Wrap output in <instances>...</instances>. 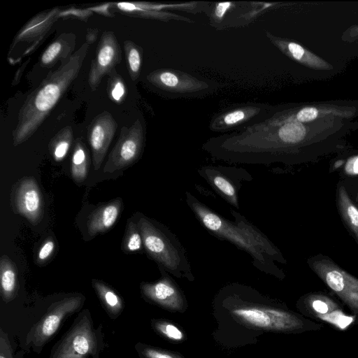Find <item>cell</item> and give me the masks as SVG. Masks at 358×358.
Masks as SVG:
<instances>
[{"label":"cell","mask_w":358,"mask_h":358,"mask_svg":"<svg viewBox=\"0 0 358 358\" xmlns=\"http://www.w3.org/2000/svg\"><path fill=\"white\" fill-rule=\"evenodd\" d=\"M276 125L277 131L268 143L238 149L234 162L294 165L313 161L336 151L347 135L358 128L357 122L341 118L308 123L289 122Z\"/></svg>","instance_id":"1"},{"label":"cell","mask_w":358,"mask_h":358,"mask_svg":"<svg viewBox=\"0 0 358 358\" xmlns=\"http://www.w3.org/2000/svg\"><path fill=\"white\" fill-rule=\"evenodd\" d=\"M186 202L199 222L210 234L227 241L250 255L253 265L262 271L279 275L281 271L275 262L285 263L278 248L257 227L236 210L231 211L234 221L229 220L199 201L189 192Z\"/></svg>","instance_id":"2"},{"label":"cell","mask_w":358,"mask_h":358,"mask_svg":"<svg viewBox=\"0 0 358 358\" xmlns=\"http://www.w3.org/2000/svg\"><path fill=\"white\" fill-rule=\"evenodd\" d=\"M89 46L84 43L69 59L50 72L27 96L19 110L17 124L12 133L14 146L25 142L34 134L64 96L79 75Z\"/></svg>","instance_id":"3"},{"label":"cell","mask_w":358,"mask_h":358,"mask_svg":"<svg viewBox=\"0 0 358 358\" xmlns=\"http://www.w3.org/2000/svg\"><path fill=\"white\" fill-rule=\"evenodd\" d=\"M137 224L148 255L161 268L179 278H192L187 252L166 226L141 215Z\"/></svg>","instance_id":"4"},{"label":"cell","mask_w":358,"mask_h":358,"mask_svg":"<svg viewBox=\"0 0 358 358\" xmlns=\"http://www.w3.org/2000/svg\"><path fill=\"white\" fill-rule=\"evenodd\" d=\"M358 117V100H330L285 106L276 124L298 122L308 123L322 119L341 118L353 120Z\"/></svg>","instance_id":"5"},{"label":"cell","mask_w":358,"mask_h":358,"mask_svg":"<svg viewBox=\"0 0 358 358\" xmlns=\"http://www.w3.org/2000/svg\"><path fill=\"white\" fill-rule=\"evenodd\" d=\"M308 264L324 283L358 315V278L350 275L329 257L317 255L308 259Z\"/></svg>","instance_id":"6"},{"label":"cell","mask_w":358,"mask_h":358,"mask_svg":"<svg viewBox=\"0 0 358 358\" xmlns=\"http://www.w3.org/2000/svg\"><path fill=\"white\" fill-rule=\"evenodd\" d=\"M61 9L55 7L43 10L28 20L17 32L10 43L8 59L12 64L19 62L34 52L48 36L58 20Z\"/></svg>","instance_id":"7"},{"label":"cell","mask_w":358,"mask_h":358,"mask_svg":"<svg viewBox=\"0 0 358 358\" xmlns=\"http://www.w3.org/2000/svg\"><path fill=\"white\" fill-rule=\"evenodd\" d=\"M143 143V130L139 119L130 127H122L119 138L108 157L103 171L113 173L136 163L142 154Z\"/></svg>","instance_id":"8"},{"label":"cell","mask_w":358,"mask_h":358,"mask_svg":"<svg viewBox=\"0 0 358 358\" xmlns=\"http://www.w3.org/2000/svg\"><path fill=\"white\" fill-rule=\"evenodd\" d=\"M299 308L310 320H316L341 331L346 330L355 321V315H347L341 305L328 295L313 292L303 296Z\"/></svg>","instance_id":"9"},{"label":"cell","mask_w":358,"mask_h":358,"mask_svg":"<svg viewBox=\"0 0 358 358\" xmlns=\"http://www.w3.org/2000/svg\"><path fill=\"white\" fill-rule=\"evenodd\" d=\"M122 61V50L115 33L103 31L98 43L88 74V84L94 91L105 76H108Z\"/></svg>","instance_id":"10"},{"label":"cell","mask_w":358,"mask_h":358,"mask_svg":"<svg viewBox=\"0 0 358 358\" xmlns=\"http://www.w3.org/2000/svg\"><path fill=\"white\" fill-rule=\"evenodd\" d=\"M198 172L229 203L239 208L238 191L243 182L251 178L248 173L222 166H204Z\"/></svg>","instance_id":"11"},{"label":"cell","mask_w":358,"mask_h":358,"mask_svg":"<svg viewBox=\"0 0 358 358\" xmlns=\"http://www.w3.org/2000/svg\"><path fill=\"white\" fill-rule=\"evenodd\" d=\"M117 127L116 121L108 111H103L94 117L87 127V141L96 171L99 170L103 163Z\"/></svg>","instance_id":"12"},{"label":"cell","mask_w":358,"mask_h":358,"mask_svg":"<svg viewBox=\"0 0 358 358\" xmlns=\"http://www.w3.org/2000/svg\"><path fill=\"white\" fill-rule=\"evenodd\" d=\"M14 204L17 212L36 225L43 217V200L40 188L32 178L23 179L15 189Z\"/></svg>","instance_id":"13"},{"label":"cell","mask_w":358,"mask_h":358,"mask_svg":"<svg viewBox=\"0 0 358 358\" xmlns=\"http://www.w3.org/2000/svg\"><path fill=\"white\" fill-rule=\"evenodd\" d=\"M95 339L90 325H76L55 353L54 358H83L95 351Z\"/></svg>","instance_id":"14"},{"label":"cell","mask_w":358,"mask_h":358,"mask_svg":"<svg viewBox=\"0 0 358 358\" xmlns=\"http://www.w3.org/2000/svg\"><path fill=\"white\" fill-rule=\"evenodd\" d=\"M82 299L80 296H73L57 303L37 325L34 334L36 341L42 343L52 336L63 318L67 314L73 313L80 306Z\"/></svg>","instance_id":"15"},{"label":"cell","mask_w":358,"mask_h":358,"mask_svg":"<svg viewBox=\"0 0 358 358\" xmlns=\"http://www.w3.org/2000/svg\"><path fill=\"white\" fill-rule=\"evenodd\" d=\"M76 36L73 33H62L42 52L38 62L43 68H52L57 62L69 59L75 52Z\"/></svg>","instance_id":"16"},{"label":"cell","mask_w":358,"mask_h":358,"mask_svg":"<svg viewBox=\"0 0 358 358\" xmlns=\"http://www.w3.org/2000/svg\"><path fill=\"white\" fill-rule=\"evenodd\" d=\"M122 206V201L118 198L95 209L87 222L90 236H94L110 229L117 221Z\"/></svg>","instance_id":"17"},{"label":"cell","mask_w":358,"mask_h":358,"mask_svg":"<svg viewBox=\"0 0 358 358\" xmlns=\"http://www.w3.org/2000/svg\"><path fill=\"white\" fill-rule=\"evenodd\" d=\"M162 278L152 283H143L141 290L143 294L151 300L164 306H173L178 302L180 296L178 288L167 272L159 268Z\"/></svg>","instance_id":"18"},{"label":"cell","mask_w":358,"mask_h":358,"mask_svg":"<svg viewBox=\"0 0 358 358\" xmlns=\"http://www.w3.org/2000/svg\"><path fill=\"white\" fill-rule=\"evenodd\" d=\"M280 46L292 58L307 68L322 71L333 69V66L327 61L297 43L282 41Z\"/></svg>","instance_id":"19"},{"label":"cell","mask_w":358,"mask_h":358,"mask_svg":"<svg viewBox=\"0 0 358 358\" xmlns=\"http://www.w3.org/2000/svg\"><path fill=\"white\" fill-rule=\"evenodd\" d=\"M267 311L268 315L259 308H247L235 309L233 313L252 325L259 327H272L281 331L282 321L275 309H267Z\"/></svg>","instance_id":"20"},{"label":"cell","mask_w":358,"mask_h":358,"mask_svg":"<svg viewBox=\"0 0 358 358\" xmlns=\"http://www.w3.org/2000/svg\"><path fill=\"white\" fill-rule=\"evenodd\" d=\"M337 206L343 220L358 243V208L341 183L337 188Z\"/></svg>","instance_id":"21"},{"label":"cell","mask_w":358,"mask_h":358,"mask_svg":"<svg viewBox=\"0 0 358 358\" xmlns=\"http://www.w3.org/2000/svg\"><path fill=\"white\" fill-rule=\"evenodd\" d=\"M1 290L4 301L13 299L18 289L17 269L6 255L0 259Z\"/></svg>","instance_id":"22"},{"label":"cell","mask_w":358,"mask_h":358,"mask_svg":"<svg viewBox=\"0 0 358 358\" xmlns=\"http://www.w3.org/2000/svg\"><path fill=\"white\" fill-rule=\"evenodd\" d=\"M90 164L88 150L81 139L77 138L74 143L71 165V176L76 182H83L86 179Z\"/></svg>","instance_id":"23"},{"label":"cell","mask_w":358,"mask_h":358,"mask_svg":"<svg viewBox=\"0 0 358 358\" xmlns=\"http://www.w3.org/2000/svg\"><path fill=\"white\" fill-rule=\"evenodd\" d=\"M73 141V134L71 126L63 127L50 139L48 148L56 162L64 159Z\"/></svg>","instance_id":"24"},{"label":"cell","mask_w":358,"mask_h":358,"mask_svg":"<svg viewBox=\"0 0 358 358\" xmlns=\"http://www.w3.org/2000/svg\"><path fill=\"white\" fill-rule=\"evenodd\" d=\"M124 51L129 75L136 81L141 73L142 64V49L130 40L124 41Z\"/></svg>","instance_id":"25"},{"label":"cell","mask_w":358,"mask_h":358,"mask_svg":"<svg viewBox=\"0 0 358 358\" xmlns=\"http://www.w3.org/2000/svg\"><path fill=\"white\" fill-rule=\"evenodd\" d=\"M92 285L107 309L113 314L118 313L123 308L120 296L108 286L97 280H92Z\"/></svg>","instance_id":"26"},{"label":"cell","mask_w":358,"mask_h":358,"mask_svg":"<svg viewBox=\"0 0 358 358\" xmlns=\"http://www.w3.org/2000/svg\"><path fill=\"white\" fill-rule=\"evenodd\" d=\"M107 94L108 98L117 104L122 103L127 94L126 83L123 78L114 69L108 75Z\"/></svg>","instance_id":"27"},{"label":"cell","mask_w":358,"mask_h":358,"mask_svg":"<svg viewBox=\"0 0 358 358\" xmlns=\"http://www.w3.org/2000/svg\"><path fill=\"white\" fill-rule=\"evenodd\" d=\"M143 247V238L137 223L128 220L122 243V250L126 252H134L141 250Z\"/></svg>","instance_id":"28"},{"label":"cell","mask_w":358,"mask_h":358,"mask_svg":"<svg viewBox=\"0 0 358 358\" xmlns=\"http://www.w3.org/2000/svg\"><path fill=\"white\" fill-rule=\"evenodd\" d=\"M92 14L93 12L88 8L82 10L71 8L66 10H62L59 13V17L62 19H78L87 22Z\"/></svg>","instance_id":"29"},{"label":"cell","mask_w":358,"mask_h":358,"mask_svg":"<svg viewBox=\"0 0 358 358\" xmlns=\"http://www.w3.org/2000/svg\"><path fill=\"white\" fill-rule=\"evenodd\" d=\"M54 250L55 242L52 238H48L40 248L37 255V261L39 263L45 262L51 257Z\"/></svg>","instance_id":"30"},{"label":"cell","mask_w":358,"mask_h":358,"mask_svg":"<svg viewBox=\"0 0 358 358\" xmlns=\"http://www.w3.org/2000/svg\"><path fill=\"white\" fill-rule=\"evenodd\" d=\"M159 329L164 335L171 339L180 340L182 338V332L173 324H161Z\"/></svg>","instance_id":"31"},{"label":"cell","mask_w":358,"mask_h":358,"mask_svg":"<svg viewBox=\"0 0 358 358\" xmlns=\"http://www.w3.org/2000/svg\"><path fill=\"white\" fill-rule=\"evenodd\" d=\"M245 117V114L241 110H236L232 113L227 114L224 118V121L227 124H235L238 122L242 120Z\"/></svg>","instance_id":"32"},{"label":"cell","mask_w":358,"mask_h":358,"mask_svg":"<svg viewBox=\"0 0 358 358\" xmlns=\"http://www.w3.org/2000/svg\"><path fill=\"white\" fill-rule=\"evenodd\" d=\"M99 30L96 28H90L87 30L85 35V43L89 45L94 43L98 38Z\"/></svg>","instance_id":"33"},{"label":"cell","mask_w":358,"mask_h":358,"mask_svg":"<svg viewBox=\"0 0 358 358\" xmlns=\"http://www.w3.org/2000/svg\"><path fill=\"white\" fill-rule=\"evenodd\" d=\"M108 5L109 4L108 3V4L94 6V7L89 8L88 9L92 12H96L99 14L103 15L106 17H111L113 16V15L110 13L109 10H108V8H109Z\"/></svg>","instance_id":"34"},{"label":"cell","mask_w":358,"mask_h":358,"mask_svg":"<svg viewBox=\"0 0 358 358\" xmlns=\"http://www.w3.org/2000/svg\"><path fill=\"white\" fill-rule=\"evenodd\" d=\"M7 342L3 341V338L1 335V355L0 358H13L10 350L8 348Z\"/></svg>","instance_id":"35"},{"label":"cell","mask_w":358,"mask_h":358,"mask_svg":"<svg viewBox=\"0 0 358 358\" xmlns=\"http://www.w3.org/2000/svg\"><path fill=\"white\" fill-rule=\"evenodd\" d=\"M30 61V58H29L27 61H25L21 66L19 67V69L17 70L13 80L12 82V85H16L20 80L23 74V72L27 66V65L29 64Z\"/></svg>","instance_id":"36"},{"label":"cell","mask_w":358,"mask_h":358,"mask_svg":"<svg viewBox=\"0 0 358 358\" xmlns=\"http://www.w3.org/2000/svg\"><path fill=\"white\" fill-rule=\"evenodd\" d=\"M145 355L149 358H173L171 355L158 352L155 350L148 349L145 350Z\"/></svg>","instance_id":"37"},{"label":"cell","mask_w":358,"mask_h":358,"mask_svg":"<svg viewBox=\"0 0 358 358\" xmlns=\"http://www.w3.org/2000/svg\"><path fill=\"white\" fill-rule=\"evenodd\" d=\"M231 3L230 2H224V3H219L215 9V15L218 17H222L223 15L224 14L225 11L229 8L230 6Z\"/></svg>","instance_id":"38"},{"label":"cell","mask_w":358,"mask_h":358,"mask_svg":"<svg viewBox=\"0 0 358 358\" xmlns=\"http://www.w3.org/2000/svg\"><path fill=\"white\" fill-rule=\"evenodd\" d=\"M345 35H347V40L351 39L352 41H355L358 39V25H355L349 28L347 31V34L345 33Z\"/></svg>","instance_id":"39"},{"label":"cell","mask_w":358,"mask_h":358,"mask_svg":"<svg viewBox=\"0 0 358 358\" xmlns=\"http://www.w3.org/2000/svg\"><path fill=\"white\" fill-rule=\"evenodd\" d=\"M346 169L352 173H358V157L350 159L347 164Z\"/></svg>","instance_id":"40"},{"label":"cell","mask_w":358,"mask_h":358,"mask_svg":"<svg viewBox=\"0 0 358 358\" xmlns=\"http://www.w3.org/2000/svg\"><path fill=\"white\" fill-rule=\"evenodd\" d=\"M357 201H358V194H357Z\"/></svg>","instance_id":"41"}]
</instances>
